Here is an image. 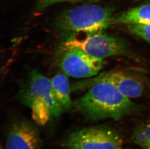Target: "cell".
I'll return each instance as SVG.
<instances>
[{
    "label": "cell",
    "mask_w": 150,
    "mask_h": 149,
    "mask_svg": "<svg viewBox=\"0 0 150 149\" xmlns=\"http://www.w3.org/2000/svg\"><path fill=\"white\" fill-rule=\"evenodd\" d=\"M21 99L31 110L33 121L38 126H44L51 117H58L64 112L54 96L51 79L37 70L30 74Z\"/></svg>",
    "instance_id": "cell-3"
},
{
    "label": "cell",
    "mask_w": 150,
    "mask_h": 149,
    "mask_svg": "<svg viewBox=\"0 0 150 149\" xmlns=\"http://www.w3.org/2000/svg\"><path fill=\"white\" fill-rule=\"evenodd\" d=\"M114 24H150V4L134 7L116 16Z\"/></svg>",
    "instance_id": "cell-10"
},
{
    "label": "cell",
    "mask_w": 150,
    "mask_h": 149,
    "mask_svg": "<svg viewBox=\"0 0 150 149\" xmlns=\"http://www.w3.org/2000/svg\"><path fill=\"white\" fill-rule=\"evenodd\" d=\"M62 143L64 149H121L123 139L113 128L91 127L74 131Z\"/></svg>",
    "instance_id": "cell-5"
},
{
    "label": "cell",
    "mask_w": 150,
    "mask_h": 149,
    "mask_svg": "<svg viewBox=\"0 0 150 149\" xmlns=\"http://www.w3.org/2000/svg\"><path fill=\"white\" fill-rule=\"evenodd\" d=\"M72 108L88 121L119 120L139 110V106L110 82L95 78L89 90L73 102Z\"/></svg>",
    "instance_id": "cell-1"
},
{
    "label": "cell",
    "mask_w": 150,
    "mask_h": 149,
    "mask_svg": "<svg viewBox=\"0 0 150 149\" xmlns=\"http://www.w3.org/2000/svg\"><path fill=\"white\" fill-rule=\"evenodd\" d=\"M66 76L58 74L51 79L54 96L64 112L72 108L73 105L71 99V88Z\"/></svg>",
    "instance_id": "cell-9"
},
{
    "label": "cell",
    "mask_w": 150,
    "mask_h": 149,
    "mask_svg": "<svg viewBox=\"0 0 150 149\" xmlns=\"http://www.w3.org/2000/svg\"><path fill=\"white\" fill-rule=\"evenodd\" d=\"M127 28L132 34L150 43V24H130Z\"/></svg>",
    "instance_id": "cell-12"
},
{
    "label": "cell",
    "mask_w": 150,
    "mask_h": 149,
    "mask_svg": "<svg viewBox=\"0 0 150 149\" xmlns=\"http://www.w3.org/2000/svg\"><path fill=\"white\" fill-rule=\"evenodd\" d=\"M76 48L95 58L103 59L127 53L129 47L125 39L103 32L69 35L62 48Z\"/></svg>",
    "instance_id": "cell-4"
},
{
    "label": "cell",
    "mask_w": 150,
    "mask_h": 149,
    "mask_svg": "<svg viewBox=\"0 0 150 149\" xmlns=\"http://www.w3.org/2000/svg\"><path fill=\"white\" fill-rule=\"evenodd\" d=\"M123 149V148H122V149Z\"/></svg>",
    "instance_id": "cell-15"
},
{
    "label": "cell",
    "mask_w": 150,
    "mask_h": 149,
    "mask_svg": "<svg viewBox=\"0 0 150 149\" xmlns=\"http://www.w3.org/2000/svg\"><path fill=\"white\" fill-rule=\"evenodd\" d=\"M38 127L34 121L26 119L13 121L6 136V149H42Z\"/></svg>",
    "instance_id": "cell-7"
},
{
    "label": "cell",
    "mask_w": 150,
    "mask_h": 149,
    "mask_svg": "<svg viewBox=\"0 0 150 149\" xmlns=\"http://www.w3.org/2000/svg\"><path fill=\"white\" fill-rule=\"evenodd\" d=\"M63 2L77 3L76 0H37L35 7L36 11H42L54 4Z\"/></svg>",
    "instance_id": "cell-13"
},
{
    "label": "cell",
    "mask_w": 150,
    "mask_h": 149,
    "mask_svg": "<svg viewBox=\"0 0 150 149\" xmlns=\"http://www.w3.org/2000/svg\"><path fill=\"white\" fill-rule=\"evenodd\" d=\"M88 1L90 2H94V1H98L99 0H88Z\"/></svg>",
    "instance_id": "cell-14"
},
{
    "label": "cell",
    "mask_w": 150,
    "mask_h": 149,
    "mask_svg": "<svg viewBox=\"0 0 150 149\" xmlns=\"http://www.w3.org/2000/svg\"><path fill=\"white\" fill-rule=\"evenodd\" d=\"M113 9L96 5H83L66 11L57 18L55 27L68 35L103 32L114 24Z\"/></svg>",
    "instance_id": "cell-2"
},
{
    "label": "cell",
    "mask_w": 150,
    "mask_h": 149,
    "mask_svg": "<svg viewBox=\"0 0 150 149\" xmlns=\"http://www.w3.org/2000/svg\"><path fill=\"white\" fill-rule=\"evenodd\" d=\"M62 51L60 67L67 76L75 78L91 77L103 67V59L95 58L78 48H62Z\"/></svg>",
    "instance_id": "cell-6"
},
{
    "label": "cell",
    "mask_w": 150,
    "mask_h": 149,
    "mask_svg": "<svg viewBox=\"0 0 150 149\" xmlns=\"http://www.w3.org/2000/svg\"><path fill=\"white\" fill-rule=\"evenodd\" d=\"M98 77L110 82L120 93L129 98H137L143 94L142 83L139 79L124 72H107Z\"/></svg>",
    "instance_id": "cell-8"
},
{
    "label": "cell",
    "mask_w": 150,
    "mask_h": 149,
    "mask_svg": "<svg viewBox=\"0 0 150 149\" xmlns=\"http://www.w3.org/2000/svg\"><path fill=\"white\" fill-rule=\"evenodd\" d=\"M132 141L142 149H150V121L138 125L133 132Z\"/></svg>",
    "instance_id": "cell-11"
}]
</instances>
